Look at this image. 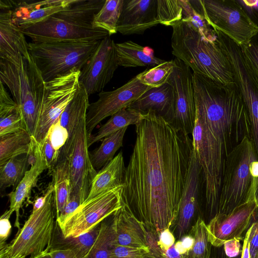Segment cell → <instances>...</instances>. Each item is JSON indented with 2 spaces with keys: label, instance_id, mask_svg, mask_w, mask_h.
Returning <instances> with one entry per match:
<instances>
[{
  "label": "cell",
  "instance_id": "ee69618b",
  "mask_svg": "<svg viewBox=\"0 0 258 258\" xmlns=\"http://www.w3.org/2000/svg\"><path fill=\"white\" fill-rule=\"evenodd\" d=\"M40 148L47 169L52 172L57 164L59 151L54 148L48 136L46 137Z\"/></svg>",
  "mask_w": 258,
  "mask_h": 258
},
{
  "label": "cell",
  "instance_id": "94428289",
  "mask_svg": "<svg viewBox=\"0 0 258 258\" xmlns=\"http://www.w3.org/2000/svg\"><path fill=\"white\" fill-rule=\"evenodd\" d=\"M38 255H37L36 256H29V258H37ZM20 258H25V257H20Z\"/></svg>",
  "mask_w": 258,
  "mask_h": 258
},
{
  "label": "cell",
  "instance_id": "bcb514c9",
  "mask_svg": "<svg viewBox=\"0 0 258 258\" xmlns=\"http://www.w3.org/2000/svg\"><path fill=\"white\" fill-rule=\"evenodd\" d=\"M13 212L10 209L7 210L0 218V246L6 244V241L11 234L12 226L10 218Z\"/></svg>",
  "mask_w": 258,
  "mask_h": 258
},
{
  "label": "cell",
  "instance_id": "4dcf8cb0",
  "mask_svg": "<svg viewBox=\"0 0 258 258\" xmlns=\"http://www.w3.org/2000/svg\"><path fill=\"white\" fill-rule=\"evenodd\" d=\"M31 136L26 129L0 137V165L10 159L27 154Z\"/></svg>",
  "mask_w": 258,
  "mask_h": 258
},
{
  "label": "cell",
  "instance_id": "1f68e13d",
  "mask_svg": "<svg viewBox=\"0 0 258 258\" xmlns=\"http://www.w3.org/2000/svg\"><path fill=\"white\" fill-rule=\"evenodd\" d=\"M182 8V21L191 25L207 41L215 43L217 36L202 12L200 1L179 0Z\"/></svg>",
  "mask_w": 258,
  "mask_h": 258
},
{
  "label": "cell",
  "instance_id": "836d02e7",
  "mask_svg": "<svg viewBox=\"0 0 258 258\" xmlns=\"http://www.w3.org/2000/svg\"><path fill=\"white\" fill-rule=\"evenodd\" d=\"M124 0H106L92 22L95 28L107 31L110 36L117 32L116 27Z\"/></svg>",
  "mask_w": 258,
  "mask_h": 258
},
{
  "label": "cell",
  "instance_id": "603a6c76",
  "mask_svg": "<svg viewBox=\"0 0 258 258\" xmlns=\"http://www.w3.org/2000/svg\"><path fill=\"white\" fill-rule=\"evenodd\" d=\"M127 108L137 110L142 113L152 110L169 121L172 115L173 108L172 87L166 83L159 87L151 88Z\"/></svg>",
  "mask_w": 258,
  "mask_h": 258
},
{
  "label": "cell",
  "instance_id": "277c9868",
  "mask_svg": "<svg viewBox=\"0 0 258 258\" xmlns=\"http://www.w3.org/2000/svg\"><path fill=\"white\" fill-rule=\"evenodd\" d=\"M172 53L193 71L224 85L235 84L232 66L215 43L206 40L191 25L182 20L172 26Z\"/></svg>",
  "mask_w": 258,
  "mask_h": 258
},
{
  "label": "cell",
  "instance_id": "f546056e",
  "mask_svg": "<svg viewBox=\"0 0 258 258\" xmlns=\"http://www.w3.org/2000/svg\"><path fill=\"white\" fill-rule=\"evenodd\" d=\"M51 172L54 187V208L57 217L63 211L70 197L71 178L68 160L58 161Z\"/></svg>",
  "mask_w": 258,
  "mask_h": 258
},
{
  "label": "cell",
  "instance_id": "83f0119b",
  "mask_svg": "<svg viewBox=\"0 0 258 258\" xmlns=\"http://www.w3.org/2000/svg\"><path fill=\"white\" fill-rule=\"evenodd\" d=\"M143 116V114L137 110L128 108L121 109L111 116L97 133L88 137V147L129 125H136Z\"/></svg>",
  "mask_w": 258,
  "mask_h": 258
},
{
  "label": "cell",
  "instance_id": "484cf974",
  "mask_svg": "<svg viewBox=\"0 0 258 258\" xmlns=\"http://www.w3.org/2000/svg\"><path fill=\"white\" fill-rule=\"evenodd\" d=\"M46 169L47 166L42 156L33 166L26 171L15 190L8 194L10 202L9 209L16 213L14 226L18 228V231L21 229L19 222L20 210L26 199L29 197L31 190L36 184L39 176Z\"/></svg>",
  "mask_w": 258,
  "mask_h": 258
},
{
  "label": "cell",
  "instance_id": "5bb4252c",
  "mask_svg": "<svg viewBox=\"0 0 258 258\" xmlns=\"http://www.w3.org/2000/svg\"><path fill=\"white\" fill-rule=\"evenodd\" d=\"M167 83L173 91V108L168 121L174 127L189 135L193 133L196 117L192 73L188 66L177 58Z\"/></svg>",
  "mask_w": 258,
  "mask_h": 258
},
{
  "label": "cell",
  "instance_id": "680465c9",
  "mask_svg": "<svg viewBox=\"0 0 258 258\" xmlns=\"http://www.w3.org/2000/svg\"><path fill=\"white\" fill-rule=\"evenodd\" d=\"M49 250L50 248H47L43 252L37 255V258H51V256L49 254Z\"/></svg>",
  "mask_w": 258,
  "mask_h": 258
},
{
  "label": "cell",
  "instance_id": "2e32d148",
  "mask_svg": "<svg viewBox=\"0 0 258 258\" xmlns=\"http://www.w3.org/2000/svg\"><path fill=\"white\" fill-rule=\"evenodd\" d=\"M115 42L108 36L100 43L80 71L79 82L89 95L103 91L118 67Z\"/></svg>",
  "mask_w": 258,
  "mask_h": 258
},
{
  "label": "cell",
  "instance_id": "6f0895ef",
  "mask_svg": "<svg viewBox=\"0 0 258 258\" xmlns=\"http://www.w3.org/2000/svg\"><path fill=\"white\" fill-rule=\"evenodd\" d=\"M250 170L253 178L258 179V159L253 161L250 166Z\"/></svg>",
  "mask_w": 258,
  "mask_h": 258
},
{
  "label": "cell",
  "instance_id": "ab89813d",
  "mask_svg": "<svg viewBox=\"0 0 258 258\" xmlns=\"http://www.w3.org/2000/svg\"><path fill=\"white\" fill-rule=\"evenodd\" d=\"M100 224L79 236L66 239L67 246L65 247L73 250L77 258H87L98 234Z\"/></svg>",
  "mask_w": 258,
  "mask_h": 258
},
{
  "label": "cell",
  "instance_id": "e575fe53",
  "mask_svg": "<svg viewBox=\"0 0 258 258\" xmlns=\"http://www.w3.org/2000/svg\"><path fill=\"white\" fill-rule=\"evenodd\" d=\"M27 156L12 158L0 165L1 191L11 186H17L23 178L28 165Z\"/></svg>",
  "mask_w": 258,
  "mask_h": 258
},
{
  "label": "cell",
  "instance_id": "5b68a950",
  "mask_svg": "<svg viewBox=\"0 0 258 258\" xmlns=\"http://www.w3.org/2000/svg\"><path fill=\"white\" fill-rule=\"evenodd\" d=\"M0 82L11 92L21 112L25 129L32 137L44 98L45 82L30 54L0 58Z\"/></svg>",
  "mask_w": 258,
  "mask_h": 258
},
{
  "label": "cell",
  "instance_id": "681fc988",
  "mask_svg": "<svg viewBox=\"0 0 258 258\" xmlns=\"http://www.w3.org/2000/svg\"><path fill=\"white\" fill-rule=\"evenodd\" d=\"M251 20L258 26V0L238 1Z\"/></svg>",
  "mask_w": 258,
  "mask_h": 258
},
{
  "label": "cell",
  "instance_id": "ac0fdd59",
  "mask_svg": "<svg viewBox=\"0 0 258 258\" xmlns=\"http://www.w3.org/2000/svg\"><path fill=\"white\" fill-rule=\"evenodd\" d=\"M202 180L204 181L202 167L193 152L176 222L179 238L186 235L197 212Z\"/></svg>",
  "mask_w": 258,
  "mask_h": 258
},
{
  "label": "cell",
  "instance_id": "74e56055",
  "mask_svg": "<svg viewBox=\"0 0 258 258\" xmlns=\"http://www.w3.org/2000/svg\"><path fill=\"white\" fill-rule=\"evenodd\" d=\"M114 246V235L111 223L103 221L100 224L98 234L87 258H110Z\"/></svg>",
  "mask_w": 258,
  "mask_h": 258
},
{
  "label": "cell",
  "instance_id": "60d3db41",
  "mask_svg": "<svg viewBox=\"0 0 258 258\" xmlns=\"http://www.w3.org/2000/svg\"><path fill=\"white\" fill-rule=\"evenodd\" d=\"M110 258H159L149 248L114 245L111 249Z\"/></svg>",
  "mask_w": 258,
  "mask_h": 258
},
{
  "label": "cell",
  "instance_id": "7dc6e473",
  "mask_svg": "<svg viewBox=\"0 0 258 258\" xmlns=\"http://www.w3.org/2000/svg\"><path fill=\"white\" fill-rule=\"evenodd\" d=\"M175 238L170 231V228H166L158 234L157 244L162 252L164 253L175 244Z\"/></svg>",
  "mask_w": 258,
  "mask_h": 258
},
{
  "label": "cell",
  "instance_id": "b9f144b4",
  "mask_svg": "<svg viewBox=\"0 0 258 258\" xmlns=\"http://www.w3.org/2000/svg\"><path fill=\"white\" fill-rule=\"evenodd\" d=\"M47 136L54 148L60 152L68 138V131L61 124L60 118L51 126Z\"/></svg>",
  "mask_w": 258,
  "mask_h": 258
},
{
  "label": "cell",
  "instance_id": "ffe728a7",
  "mask_svg": "<svg viewBox=\"0 0 258 258\" xmlns=\"http://www.w3.org/2000/svg\"><path fill=\"white\" fill-rule=\"evenodd\" d=\"M74 0L14 1L6 0L12 21L20 29L40 23L70 5Z\"/></svg>",
  "mask_w": 258,
  "mask_h": 258
},
{
  "label": "cell",
  "instance_id": "f5cc1de1",
  "mask_svg": "<svg viewBox=\"0 0 258 258\" xmlns=\"http://www.w3.org/2000/svg\"><path fill=\"white\" fill-rule=\"evenodd\" d=\"M49 254L51 258H77L74 251L66 247L50 249Z\"/></svg>",
  "mask_w": 258,
  "mask_h": 258
},
{
  "label": "cell",
  "instance_id": "d4e9b609",
  "mask_svg": "<svg viewBox=\"0 0 258 258\" xmlns=\"http://www.w3.org/2000/svg\"><path fill=\"white\" fill-rule=\"evenodd\" d=\"M125 169L122 152L120 151L97 173L86 200L123 184Z\"/></svg>",
  "mask_w": 258,
  "mask_h": 258
},
{
  "label": "cell",
  "instance_id": "52a82bcc",
  "mask_svg": "<svg viewBox=\"0 0 258 258\" xmlns=\"http://www.w3.org/2000/svg\"><path fill=\"white\" fill-rule=\"evenodd\" d=\"M44 206L32 211L10 243L0 246V258L36 256L50 248L54 228V187L50 183Z\"/></svg>",
  "mask_w": 258,
  "mask_h": 258
},
{
  "label": "cell",
  "instance_id": "cb8c5ba5",
  "mask_svg": "<svg viewBox=\"0 0 258 258\" xmlns=\"http://www.w3.org/2000/svg\"><path fill=\"white\" fill-rule=\"evenodd\" d=\"M118 66L124 68L156 67L166 60L155 56L152 49L143 47L132 41L115 43Z\"/></svg>",
  "mask_w": 258,
  "mask_h": 258
},
{
  "label": "cell",
  "instance_id": "f907efd6",
  "mask_svg": "<svg viewBox=\"0 0 258 258\" xmlns=\"http://www.w3.org/2000/svg\"><path fill=\"white\" fill-rule=\"evenodd\" d=\"M249 236V251L251 258H258V222H255L250 226Z\"/></svg>",
  "mask_w": 258,
  "mask_h": 258
},
{
  "label": "cell",
  "instance_id": "8992f818",
  "mask_svg": "<svg viewBox=\"0 0 258 258\" xmlns=\"http://www.w3.org/2000/svg\"><path fill=\"white\" fill-rule=\"evenodd\" d=\"M256 159H258L252 141L247 137L228 155L217 214H227L254 198L257 179L251 175L250 166Z\"/></svg>",
  "mask_w": 258,
  "mask_h": 258
},
{
  "label": "cell",
  "instance_id": "d6a6232c",
  "mask_svg": "<svg viewBox=\"0 0 258 258\" xmlns=\"http://www.w3.org/2000/svg\"><path fill=\"white\" fill-rule=\"evenodd\" d=\"M127 126L105 137L100 146L89 152L91 162L97 170L102 168L114 157L116 151L123 146V141Z\"/></svg>",
  "mask_w": 258,
  "mask_h": 258
},
{
  "label": "cell",
  "instance_id": "f35d334b",
  "mask_svg": "<svg viewBox=\"0 0 258 258\" xmlns=\"http://www.w3.org/2000/svg\"><path fill=\"white\" fill-rule=\"evenodd\" d=\"M182 19V8L179 0H158L157 19L159 24L172 26Z\"/></svg>",
  "mask_w": 258,
  "mask_h": 258
},
{
  "label": "cell",
  "instance_id": "9f6ffc18",
  "mask_svg": "<svg viewBox=\"0 0 258 258\" xmlns=\"http://www.w3.org/2000/svg\"><path fill=\"white\" fill-rule=\"evenodd\" d=\"M164 258H186L185 255H180L175 249L174 246H172L164 254Z\"/></svg>",
  "mask_w": 258,
  "mask_h": 258
},
{
  "label": "cell",
  "instance_id": "db71d44e",
  "mask_svg": "<svg viewBox=\"0 0 258 258\" xmlns=\"http://www.w3.org/2000/svg\"><path fill=\"white\" fill-rule=\"evenodd\" d=\"M251 231L250 226L248 228L246 231L242 247V251L241 258H251L250 251H249V236Z\"/></svg>",
  "mask_w": 258,
  "mask_h": 258
},
{
  "label": "cell",
  "instance_id": "7bdbcfd3",
  "mask_svg": "<svg viewBox=\"0 0 258 258\" xmlns=\"http://www.w3.org/2000/svg\"><path fill=\"white\" fill-rule=\"evenodd\" d=\"M240 47L258 77V32L246 44Z\"/></svg>",
  "mask_w": 258,
  "mask_h": 258
},
{
  "label": "cell",
  "instance_id": "816d5d0a",
  "mask_svg": "<svg viewBox=\"0 0 258 258\" xmlns=\"http://www.w3.org/2000/svg\"><path fill=\"white\" fill-rule=\"evenodd\" d=\"M240 240L238 238H234L224 243V248L227 256L229 257H234L239 254Z\"/></svg>",
  "mask_w": 258,
  "mask_h": 258
},
{
  "label": "cell",
  "instance_id": "d590c367",
  "mask_svg": "<svg viewBox=\"0 0 258 258\" xmlns=\"http://www.w3.org/2000/svg\"><path fill=\"white\" fill-rule=\"evenodd\" d=\"M206 225L202 217L199 216L191 228L190 235L194 238V244L191 251L185 255L186 258L210 257L211 244L208 240Z\"/></svg>",
  "mask_w": 258,
  "mask_h": 258
},
{
  "label": "cell",
  "instance_id": "d6986e66",
  "mask_svg": "<svg viewBox=\"0 0 258 258\" xmlns=\"http://www.w3.org/2000/svg\"><path fill=\"white\" fill-rule=\"evenodd\" d=\"M157 1L124 0L116 30L123 35L142 34L159 24L157 19Z\"/></svg>",
  "mask_w": 258,
  "mask_h": 258
},
{
  "label": "cell",
  "instance_id": "f6af8a7d",
  "mask_svg": "<svg viewBox=\"0 0 258 258\" xmlns=\"http://www.w3.org/2000/svg\"><path fill=\"white\" fill-rule=\"evenodd\" d=\"M80 205H81L80 200L77 195L74 194L70 195L68 201L63 211L56 217V223L59 228L75 212Z\"/></svg>",
  "mask_w": 258,
  "mask_h": 258
},
{
  "label": "cell",
  "instance_id": "30bf717a",
  "mask_svg": "<svg viewBox=\"0 0 258 258\" xmlns=\"http://www.w3.org/2000/svg\"><path fill=\"white\" fill-rule=\"evenodd\" d=\"M123 184L86 200L60 228L66 239L76 237L97 227L123 206Z\"/></svg>",
  "mask_w": 258,
  "mask_h": 258
},
{
  "label": "cell",
  "instance_id": "91938a15",
  "mask_svg": "<svg viewBox=\"0 0 258 258\" xmlns=\"http://www.w3.org/2000/svg\"><path fill=\"white\" fill-rule=\"evenodd\" d=\"M254 198L256 203L258 206V179L256 182L255 190H254Z\"/></svg>",
  "mask_w": 258,
  "mask_h": 258
},
{
  "label": "cell",
  "instance_id": "6da1fadb",
  "mask_svg": "<svg viewBox=\"0 0 258 258\" xmlns=\"http://www.w3.org/2000/svg\"><path fill=\"white\" fill-rule=\"evenodd\" d=\"M143 114L135 125L122 197L147 229L158 235L176 222L192 140L154 111Z\"/></svg>",
  "mask_w": 258,
  "mask_h": 258
},
{
  "label": "cell",
  "instance_id": "3957f363",
  "mask_svg": "<svg viewBox=\"0 0 258 258\" xmlns=\"http://www.w3.org/2000/svg\"><path fill=\"white\" fill-rule=\"evenodd\" d=\"M89 95L78 82L73 99L60 117L68 132V138L60 149L58 161L68 160L70 166V194L77 195L81 204L86 200L97 174L90 161L86 119L89 106ZM57 161V162H58Z\"/></svg>",
  "mask_w": 258,
  "mask_h": 258
},
{
  "label": "cell",
  "instance_id": "9c48e42d",
  "mask_svg": "<svg viewBox=\"0 0 258 258\" xmlns=\"http://www.w3.org/2000/svg\"><path fill=\"white\" fill-rule=\"evenodd\" d=\"M202 12L209 25L222 32L239 46L246 44L258 32L238 1L200 0Z\"/></svg>",
  "mask_w": 258,
  "mask_h": 258
},
{
  "label": "cell",
  "instance_id": "4fadbf2b",
  "mask_svg": "<svg viewBox=\"0 0 258 258\" xmlns=\"http://www.w3.org/2000/svg\"><path fill=\"white\" fill-rule=\"evenodd\" d=\"M21 30L33 42L99 41L110 36L105 30L63 19L55 15Z\"/></svg>",
  "mask_w": 258,
  "mask_h": 258
},
{
  "label": "cell",
  "instance_id": "e0dca14e",
  "mask_svg": "<svg viewBox=\"0 0 258 258\" xmlns=\"http://www.w3.org/2000/svg\"><path fill=\"white\" fill-rule=\"evenodd\" d=\"M258 206L253 198L227 214H216L206 225L208 240L215 247H220L234 238L241 240L249 228Z\"/></svg>",
  "mask_w": 258,
  "mask_h": 258
},
{
  "label": "cell",
  "instance_id": "7c38bea8",
  "mask_svg": "<svg viewBox=\"0 0 258 258\" xmlns=\"http://www.w3.org/2000/svg\"><path fill=\"white\" fill-rule=\"evenodd\" d=\"M221 49L232 66L235 82L247 109L251 124L252 141L258 159V77L241 47L232 40L224 41Z\"/></svg>",
  "mask_w": 258,
  "mask_h": 258
},
{
  "label": "cell",
  "instance_id": "4316f807",
  "mask_svg": "<svg viewBox=\"0 0 258 258\" xmlns=\"http://www.w3.org/2000/svg\"><path fill=\"white\" fill-rule=\"evenodd\" d=\"M25 129L18 104L0 83V137Z\"/></svg>",
  "mask_w": 258,
  "mask_h": 258
},
{
  "label": "cell",
  "instance_id": "f1b7e54d",
  "mask_svg": "<svg viewBox=\"0 0 258 258\" xmlns=\"http://www.w3.org/2000/svg\"><path fill=\"white\" fill-rule=\"evenodd\" d=\"M106 0H74L63 10L54 15L56 17L79 23L90 24L102 8Z\"/></svg>",
  "mask_w": 258,
  "mask_h": 258
},
{
  "label": "cell",
  "instance_id": "ba28073f",
  "mask_svg": "<svg viewBox=\"0 0 258 258\" xmlns=\"http://www.w3.org/2000/svg\"><path fill=\"white\" fill-rule=\"evenodd\" d=\"M100 41L32 42L29 52L47 82L75 68L81 70Z\"/></svg>",
  "mask_w": 258,
  "mask_h": 258
},
{
  "label": "cell",
  "instance_id": "44dd1931",
  "mask_svg": "<svg viewBox=\"0 0 258 258\" xmlns=\"http://www.w3.org/2000/svg\"><path fill=\"white\" fill-rule=\"evenodd\" d=\"M113 216L110 223L114 245L150 249L147 242V228L124 202Z\"/></svg>",
  "mask_w": 258,
  "mask_h": 258
},
{
  "label": "cell",
  "instance_id": "8d00e7d4",
  "mask_svg": "<svg viewBox=\"0 0 258 258\" xmlns=\"http://www.w3.org/2000/svg\"><path fill=\"white\" fill-rule=\"evenodd\" d=\"M174 66V60L165 61L156 67L146 70L137 76L143 84L151 88L159 87L167 82Z\"/></svg>",
  "mask_w": 258,
  "mask_h": 258
},
{
  "label": "cell",
  "instance_id": "7a4b0ae2",
  "mask_svg": "<svg viewBox=\"0 0 258 258\" xmlns=\"http://www.w3.org/2000/svg\"><path fill=\"white\" fill-rule=\"evenodd\" d=\"M196 114L229 150L247 137L252 140L246 106L236 84L224 85L192 73Z\"/></svg>",
  "mask_w": 258,
  "mask_h": 258
},
{
  "label": "cell",
  "instance_id": "7402d4cb",
  "mask_svg": "<svg viewBox=\"0 0 258 258\" xmlns=\"http://www.w3.org/2000/svg\"><path fill=\"white\" fill-rule=\"evenodd\" d=\"M0 58L30 54L24 34L13 22L11 10L3 7H0Z\"/></svg>",
  "mask_w": 258,
  "mask_h": 258
},
{
  "label": "cell",
  "instance_id": "11a10c76",
  "mask_svg": "<svg viewBox=\"0 0 258 258\" xmlns=\"http://www.w3.org/2000/svg\"><path fill=\"white\" fill-rule=\"evenodd\" d=\"M48 194V192L47 189L46 192L43 196L39 197L35 200L33 204L32 211L38 210L44 206L46 202Z\"/></svg>",
  "mask_w": 258,
  "mask_h": 258
},
{
  "label": "cell",
  "instance_id": "9a60e30c",
  "mask_svg": "<svg viewBox=\"0 0 258 258\" xmlns=\"http://www.w3.org/2000/svg\"><path fill=\"white\" fill-rule=\"evenodd\" d=\"M150 88L141 83L136 76L114 90L100 92L98 99L90 104L88 108L86 124L89 136L103 119L127 108Z\"/></svg>",
  "mask_w": 258,
  "mask_h": 258
},
{
  "label": "cell",
  "instance_id": "c3c4849f",
  "mask_svg": "<svg viewBox=\"0 0 258 258\" xmlns=\"http://www.w3.org/2000/svg\"><path fill=\"white\" fill-rule=\"evenodd\" d=\"M194 244V238L190 235H185L174 244L175 250L181 255H186L192 249Z\"/></svg>",
  "mask_w": 258,
  "mask_h": 258
},
{
  "label": "cell",
  "instance_id": "8fae6325",
  "mask_svg": "<svg viewBox=\"0 0 258 258\" xmlns=\"http://www.w3.org/2000/svg\"><path fill=\"white\" fill-rule=\"evenodd\" d=\"M80 71L75 68L64 75L45 82L44 98L32 137L39 147L42 145L51 126L60 118L73 99Z\"/></svg>",
  "mask_w": 258,
  "mask_h": 258
}]
</instances>
